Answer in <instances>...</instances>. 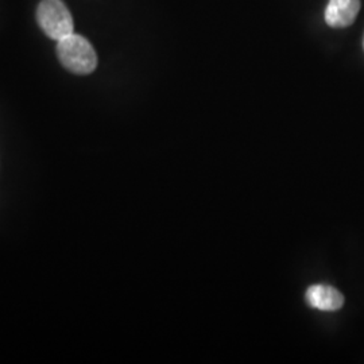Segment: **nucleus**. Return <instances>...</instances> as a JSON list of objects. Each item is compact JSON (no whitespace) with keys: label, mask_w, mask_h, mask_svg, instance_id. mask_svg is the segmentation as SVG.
I'll list each match as a JSON object with an SVG mask.
<instances>
[{"label":"nucleus","mask_w":364,"mask_h":364,"mask_svg":"<svg viewBox=\"0 0 364 364\" xmlns=\"http://www.w3.org/2000/svg\"><path fill=\"white\" fill-rule=\"evenodd\" d=\"M57 55L64 68L76 75H90L97 66V55L90 41L75 33L58 41Z\"/></svg>","instance_id":"nucleus-1"},{"label":"nucleus","mask_w":364,"mask_h":364,"mask_svg":"<svg viewBox=\"0 0 364 364\" xmlns=\"http://www.w3.org/2000/svg\"><path fill=\"white\" fill-rule=\"evenodd\" d=\"M37 21L43 33L55 41L73 34V18L63 0H42L37 10Z\"/></svg>","instance_id":"nucleus-2"},{"label":"nucleus","mask_w":364,"mask_h":364,"mask_svg":"<svg viewBox=\"0 0 364 364\" xmlns=\"http://www.w3.org/2000/svg\"><path fill=\"white\" fill-rule=\"evenodd\" d=\"M360 11V0H329L326 6V25L333 28L351 26Z\"/></svg>","instance_id":"nucleus-3"},{"label":"nucleus","mask_w":364,"mask_h":364,"mask_svg":"<svg viewBox=\"0 0 364 364\" xmlns=\"http://www.w3.org/2000/svg\"><path fill=\"white\" fill-rule=\"evenodd\" d=\"M305 299L309 306L323 312H336L344 305V296L329 285H313L306 290Z\"/></svg>","instance_id":"nucleus-4"},{"label":"nucleus","mask_w":364,"mask_h":364,"mask_svg":"<svg viewBox=\"0 0 364 364\" xmlns=\"http://www.w3.org/2000/svg\"><path fill=\"white\" fill-rule=\"evenodd\" d=\"M363 48H364V39H363Z\"/></svg>","instance_id":"nucleus-5"}]
</instances>
